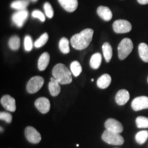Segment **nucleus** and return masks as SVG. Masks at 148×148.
<instances>
[{"label": "nucleus", "mask_w": 148, "mask_h": 148, "mask_svg": "<svg viewBox=\"0 0 148 148\" xmlns=\"http://www.w3.org/2000/svg\"><path fill=\"white\" fill-rule=\"evenodd\" d=\"M97 13L99 17L106 21H109L112 17V13L110 9L106 6H99L97 9Z\"/></svg>", "instance_id": "2eb2a0df"}, {"label": "nucleus", "mask_w": 148, "mask_h": 148, "mask_svg": "<svg viewBox=\"0 0 148 148\" xmlns=\"http://www.w3.org/2000/svg\"><path fill=\"white\" fill-rule=\"evenodd\" d=\"M147 82H148V77H147Z\"/></svg>", "instance_id": "c9c22d12"}, {"label": "nucleus", "mask_w": 148, "mask_h": 148, "mask_svg": "<svg viewBox=\"0 0 148 148\" xmlns=\"http://www.w3.org/2000/svg\"><path fill=\"white\" fill-rule=\"evenodd\" d=\"M104 125L107 130L118 133V134L121 133L123 130V125L119 121L114 119H112V118L107 119L105 122Z\"/></svg>", "instance_id": "9d476101"}, {"label": "nucleus", "mask_w": 148, "mask_h": 148, "mask_svg": "<svg viewBox=\"0 0 148 148\" xmlns=\"http://www.w3.org/2000/svg\"><path fill=\"white\" fill-rule=\"evenodd\" d=\"M29 0H15L11 3V8L16 10H25L26 7L29 5Z\"/></svg>", "instance_id": "412c9836"}, {"label": "nucleus", "mask_w": 148, "mask_h": 148, "mask_svg": "<svg viewBox=\"0 0 148 148\" xmlns=\"http://www.w3.org/2000/svg\"><path fill=\"white\" fill-rule=\"evenodd\" d=\"M52 75L60 84H68L72 82V73L64 64H56L52 69Z\"/></svg>", "instance_id": "f03ea898"}, {"label": "nucleus", "mask_w": 148, "mask_h": 148, "mask_svg": "<svg viewBox=\"0 0 148 148\" xmlns=\"http://www.w3.org/2000/svg\"><path fill=\"white\" fill-rule=\"evenodd\" d=\"M101 55L100 53H95L92 56L90 59V67L93 69H97L101 63Z\"/></svg>", "instance_id": "6ab92c4d"}, {"label": "nucleus", "mask_w": 148, "mask_h": 148, "mask_svg": "<svg viewBox=\"0 0 148 148\" xmlns=\"http://www.w3.org/2000/svg\"><path fill=\"white\" fill-rule=\"evenodd\" d=\"M33 46H34V43L32 42V37L29 35L25 36L24 38V48H25V50L26 51H32Z\"/></svg>", "instance_id": "c85d7f7f"}, {"label": "nucleus", "mask_w": 148, "mask_h": 148, "mask_svg": "<svg viewBox=\"0 0 148 148\" xmlns=\"http://www.w3.org/2000/svg\"><path fill=\"white\" fill-rule=\"evenodd\" d=\"M138 3L141 5L148 4V0H137Z\"/></svg>", "instance_id": "473e14b6"}, {"label": "nucleus", "mask_w": 148, "mask_h": 148, "mask_svg": "<svg viewBox=\"0 0 148 148\" xmlns=\"http://www.w3.org/2000/svg\"><path fill=\"white\" fill-rule=\"evenodd\" d=\"M9 47L12 50L16 51L18 50V48L20 47V38L18 36H12L9 39L8 41Z\"/></svg>", "instance_id": "a878e982"}, {"label": "nucleus", "mask_w": 148, "mask_h": 148, "mask_svg": "<svg viewBox=\"0 0 148 148\" xmlns=\"http://www.w3.org/2000/svg\"><path fill=\"white\" fill-rule=\"evenodd\" d=\"M31 1H32V2H36L37 1H38V0H30Z\"/></svg>", "instance_id": "72a5a7b5"}, {"label": "nucleus", "mask_w": 148, "mask_h": 148, "mask_svg": "<svg viewBox=\"0 0 148 148\" xmlns=\"http://www.w3.org/2000/svg\"><path fill=\"white\" fill-rule=\"evenodd\" d=\"M44 84V79L40 76L32 77L27 82L26 86L27 91L30 94L38 92L42 87Z\"/></svg>", "instance_id": "39448f33"}, {"label": "nucleus", "mask_w": 148, "mask_h": 148, "mask_svg": "<svg viewBox=\"0 0 148 148\" xmlns=\"http://www.w3.org/2000/svg\"><path fill=\"white\" fill-rule=\"evenodd\" d=\"M1 104L5 110L10 112H14L16 110V103L14 98L9 95H5L1 98Z\"/></svg>", "instance_id": "f8f14e48"}, {"label": "nucleus", "mask_w": 148, "mask_h": 148, "mask_svg": "<svg viewBox=\"0 0 148 148\" xmlns=\"http://www.w3.org/2000/svg\"><path fill=\"white\" fill-rule=\"evenodd\" d=\"M48 38H49V36H48L47 33H44L43 34H42L41 36L34 42V47L36 48H40L42 47V46L47 42Z\"/></svg>", "instance_id": "bb28decb"}, {"label": "nucleus", "mask_w": 148, "mask_h": 148, "mask_svg": "<svg viewBox=\"0 0 148 148\" xmlns=\"http://www.w3.org/2000/svg\"><path fill=\"white\" fill-rule=\"evenodd\" d=\"M0 119L3 120L6 123H10L12 122V116L8 112H0Z\"/></svg>", "instance_id": "7c9ffc66"}, {"label": "nucleus", "mask_w": 148, "mask_h": 148, "mask_svg": "<svg viewBox=\"0 0 148 148\" xmlns=\"http://www.w3.org/2000/svg\"><path fill=\"white\" fill-rule=\"evenodd\" d=\"M103 140L108 144L113 145H121L124 143V138L120 134L112 132L106 130L101 136Z\"/></svg>", "instance_id": "20e7f679"}, {"label": "nucleus", "mask_w": 148, "mask_h": 148, "mask_svg": "<svg viewBox=\"0 0 148 148\" xmlns=\"http://www.w3.org/2000/svg\"><path fill=\"white\" fill-rule=\"evenodd\" d=\"M35 106L42 114H46L50 110V101L46 97H39L35 101Z\"/></svg>", "instance_id": "9b49d317"}, {"label": "nucleus", "mask_w": 148, "mask_h": 148, "mask_svg": "<svg viewBox=\"0 0 148 148\" xmlns=\"http://www.w3.org/2000/svg\"><path fill=\"white\" fill-rule=\"evenodd\" d=\"M133 49V43L132 40L128 38H125L120 42L117 47L118 56L120 60H124L132 52Z\"/></svg>", "instance_id": "7ed1b4c3"}, {"label": "nucleus", "mask_w": 148, "mask_h": 148, "mask_svg": "<svg viewBox=\"0 0 148 148\" xmlns=\"http://www.w3.org/2000/svg\"><path fill=\"white\" fill-rule=\"evenodd\" d=\"M58 1L61 6L69 12H74L78 5L77 0H58Z\"/></svg>", "instance_id": "4468645a"}, {"label": "nucleus", "mask_w": 148, "mask_h": 148, "mask_svg": "<svg viewBox=\"0 0 148 148\" xmlns=\"http://www.w3.org/2000/svg\"><path fill=\"white\" fill-rule=\"evenodd\" d=\"M60 83L56 79L53 77H51L50 78V82L48 85L49 87V90L50 92L51 95L56 97L58 95L60 92Z\"/></svg>", "instance_id": "dca6fc26"}, {"label": "nucleus", "mask_w": 148, "mask_h": 148, "mask_svg": "<svg viewBox=\"0 0 148 148\" xmlns=\"http://www.w3.org/2000/svg\"><path fill=\"white\" fill-rule=\"evenodd\" d=\"M111 77L109 74L105 73L101 75L97 81V85L99 88L104 89V88H108L110 86L111 83Z\"/></svg>", "instance_id": "f3484780"}, {"label": "nucleus", "mask_w": 148, "mask_h": 148, "mask_svg": "<svg viewBox=\"0 0 148 148\" xmlns=\"http://www.w3.org/2000/svg\"><path fill=\"white\" fill-rule=\"evenodd\" d=\"M136 125L138 128H148V118L145 116H138L136 119Z\"/></svg>", "instance_id": "cd10ccee"}, {"label": "nucleus", "mask_w": 148, "mask_h": 148, "mask_svg": "<svg viewBox=\"0 0 148 148\" xmlns=\"http://www.w3.org/2000/svg\"><path fill=\"white\" fill-rule=\"evenodd\" d=\"M112 28L114 32L117 34H124L132 30V25L126 20H116L112 25Z\"/></svg>", "instance_id": "423d86ee"}, {"label": "nucleus", "mask_w": 148, "mask_h": 148, "mask_svg": "<svg viewBox=\"0 0 148 148\" xmlns=\"http://www.w3.org/2000/svg\"><path fill=\"white\" fill-rule=\"evenodd\" d=\"M44 10L46 16L48 18H51L53 16V10L51 5L49 2H46L44 3Z\"/></svg>", "instance_id": "c756f323"}, {"label": "nucleus", "mask_w": 148, "mask_h": 148, "mask_svg": "<svg viewBox=\"0 0 148 148\" xmlns=\"http://www.w3.org/2000/svg\"><path fill=\"white\" fill-rule=\"evenodd\" d=\"M132 108L134 111H139L148 108V97L139 96L134 98L131 103Z\"/></svg>", "instance_id": "1a4fd4ad"}, {"label": "nucleus", "mask_w": 148, "mask_h": 148, "mask_svg": "<svg viewBox=\"0 0 148 148\" xmlns=\"http://www.w3.org/2000/svg\"><path fill=\"white\" fill-rule=\"evenodd\" d=\"M70 69H71V72L72 73V75H73L75 77H77L78 75H80L82 73V66L78 61L75 60L71 63L70 65Z\"/></svg>", "instance_id": "5701e85b"}, {"label": "nucleus", "mask_w": 148, "mask_h": 148, "mask_svg": "<svg viewBox=\"0 0 148 148\" xmlns=\"http://www.w3.org/2000/svg\"><path fill=\"white\" fill-rule=\"evenodd\" d=\"M94 31L90 28L85 29L78 34L73 35L70 42L72 47L77 50H82L89 45L92 39Z\"/></svg>", "instance_id": "f257e3e1"}, {"label": "nucleus", "mask_w": 148, "mask_h": 148, "mask_svg": "<svg viewBox=\"0 0 148 148\" xmlns=\"http://www.w3.org/2000/svg\"><path fill=\"white\" fill-rule=\"evenodd\" d=\"M91 81H92V82H93V81H94V79H93V78L91 79Z\"/></svg>", "instance_id": "f704fd0d"}, {"label": "nucleus", "mask_w": 148, "mask_h": 148, "mask_svg": "<svg viewBox=\"0 0 148 148\" xmlns=\"http://www.w3.org/2000/svg\"><path fill=\"white\" fill-rule=\"evenodd\" d=\"M130 95L129 92L125 89H121L116 92L115 95V101L118 105L123 106L129 101Z\"/></svg>", "instance_id": "ddd939ff"}, {"label": "nucleus", "mask_w": 148, "mask_h": 148, "mask_svg": "<svg viewBox=\"0 0 148 148\" xmlns=\"http://www.w3.org/2000/svg\"><path fill=\"white\" fill-rule=\"evenodd\" d=\"M148 138V131L147 130H142L136 133L135 135V140L138 144L141 145L145 143L146 140Z\"/></svg>", "instance_id": "393cba45"}, {"label": "nucleus", "mask_w": 148, "mask_h": 148, "mask_svg": "<svg viewBox=\"0 0 148 148\" xmlns=\"http://www.w3.org/2000/svg\"><path fill=\"white\" fill-rule=\"evenodd\" d=\"M25 136L29 143L37 144L41 140V135L32 126H27L25 128Z\"/></svg>", "instance_id": "0eeeda50"}, {"label": "nucleus", "mask_w": 148, "mask_h": 148, "mask_svg": "<svg viewBox=\"0 0 148 148\" xmlns=\"http://www.w3.org/2000/svg\"><path fill=\"white\" fill-rule=\"evenodd\" d=\"M49 60H50V56L49 53L44 52L39 57L38 60V68L40 71H44L47 67L49 64Z\"/></svg>", "instance_id": "a211bd4d"}, {"label": "nucleus", "mask_w": 148, "mask_h": 148, "mask_svg": "<svg viewBox=\"0 0 148 148\" xmlns=\"http://www.w3.org/2000/svg\"><path fill=\"white\" fill-rule=\"evenodd\" d=\"M28 11L26 10H18L12 14V22L18 27H22L28 17Z\"/></svg>", "instance_id": "6e6552de"}, {"label": "nucleus", "mask_w": 148, "mask_h": 148, "mask_svg": "<svg viewBox=\"0 0 148 148\" xmlns=\"http://www.w3.org/2000/svg\"><path fill=\"white\" fill-rule=\"evenodd\" d=\"M59 49H60V51L62 53L66 54V53H69L70 51V48H69V40L65 37H63L59 41Z\"/></svg>", "instance_id": "b1692460"}, {"label": "nucleus", "mask_w": 148, "mask_h": 148, "mask_svg": "<svg viewBox=\"0 0 148 148\" xmlns=\"http://www.w3.org/2000/svg\"><path fill=\"white\" fill-rule=\"evenodd\" d=\"M102 51L105 60L107 62H109L112 57V49L110 43L104 42L102 45Z\"/></svg>", "instance_id": "4be33fe9"}, {"label": "nucleus", "mask_w": 148, "mask_h": 148, "mask_svg": "<svg viewBox=\"0 0 148 148\" xmlns=\"http://www.w3.org/2000/svg\"><path fill=\"white\" fill-rule=\"evenodd\" d=\"M138 53L142 60L148 62V45L145 42H141L138 45Z\"/></svg>", "instance_id": "aec40b11"}, {"label": "nucleus", "mask_w": 148, "mask_h": 148, "mask_svg": "<svg viewBox=\"0 0 148 148\" xmlns=\"http://www.w3.org/2000/svg\"><path fill=\"white\" fill-rule=\"evenodd\" d=\"M32 17L34 18H37L40 20V21L44 22L45 21V16L41 11L38 10H35L32 12Z\"/></svg>", "instance_id": "2f4dec72"}]
</instances>
